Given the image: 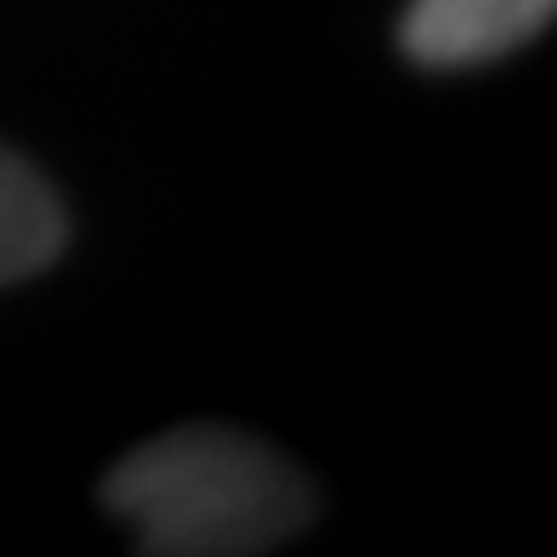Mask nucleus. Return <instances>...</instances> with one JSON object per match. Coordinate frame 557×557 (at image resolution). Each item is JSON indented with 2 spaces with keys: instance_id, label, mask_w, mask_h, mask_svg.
Returning <instances> with one entry per match:
<instances>
[{
  "instance_id": "f257e3e1",
  "label": "nucleus",
  "mask_w": 557,
  "mask_h": 557,
  "mask_svg": "<svg viewBox=\"0 0 557 557\" xmlns=\"http://www.w3.org/2000/svg\"><path fill=\"white\" fill-rule=\"evenodd\" d=\"M103 500L154 557H257L313 518V490L290 461L216 426H183L132 449Z\"/></svg>"
},
{
  "instance_id": "f03ea898",
  "label": "nucleus",
  "mask_w": 557,
  "mask_h": 557,
  "mask_svg": "<svg viewBox=\"0 0 557 557\" xmlns=\"http://www.w3.org/2000/svg\"><path fill=\"white\" fill-rule=\"evenodd\" d=\"M557 0H416L404 12V52L426 69H467L546 29Z\"/></svg>"
},
{
  "instance_id": "7ed1b4c3",
  "label": "nucleus",
  "mask_w": 557,
  "mask_h": 557,
  "mask_svg": "<svg viewBox=\"0 0 557 557\" xmlns=\"http://www.w3.org/2000/svg\"><path fill=\"white\" fill-rule=\"evenodd\" d=\"M63 250V206L52 188L0 148V285L46 268Z\"/></svg>"
}]
</instances>
